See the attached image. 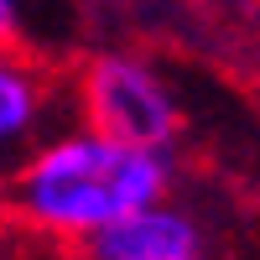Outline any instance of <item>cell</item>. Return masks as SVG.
I'll list each match as a JSON object with an SVG mask.
<instances>
[{
	"mask_svg": "<svg viewBox=\"0 0 260 260\" xmlns=\"http://www.w3.org/2000/svg\"><path fill=\"white\" fill-rule=\"evenodd\" d=\"M21 26H26V6L21 0H0V47L21 42Z\"/></svg>",
	"mask_w": 260,
	"mask_h": 260,
	"instance_id": "cell-5",
	"label": "cell"
},
{
	"mask_svg": "<svg viewBox=\"0 0 260 260\" xmlns=\"http://www.w3.org/2000/svg\"><path fill=\"white\" fill-rule=\"evenodd\" d=\"M182 187L177 151L125 146L83 120H57L0 182V219L42 245L78 250L120 213Z\"/></svg>",
	"mask_w": 260,
	"mask_h": 260,
	"instance_id": "cell-1",
	"label": "cell"
},
{
	"mask_svg": "<svg viewBox=\"0 0 260 260\" xmlns=\"http://www.w3.org/2000/svg\"><path fill=\"white\" fill-rule=\"evenodd\" d=\"M68 115V78H57L42 57L21 52V42L0 47V182L21 161V151Z\"/></svg>",
	"mask_w": 260,
	"mask_h": 260,
	"instance_id": "cell-4",
	"label": "cell"
},
{
	"mask_svg": "<svg viewBox=\"0 0 260 260\" xmlns=\"http://www.w3.org/2000/svg\"><path fill=\"white\" fill-rule=\"evenodd\" d=\"M68 110L125 146L177 151L187 136V104L172 73L136 47H104L83 57V68L68 78Z\"/></svg>",
	"mask_w": 260,
	"mask_h": 260,
	"instance_id": "cell-2",
	"label": "cell"
},
{
	"mask_svg": "<svg viewBox=\"0 0 260 260\" xmlns=\"http://www.w3.org/2000/svg\"><path fill=\"white\" fill-rule=\"evenodd\" d=\"M83 260H208L213 234L198 208H187L177 192L151 198L141 208L120 213L115 224L94 229L78 245Z\"/></svg>",
	"mask_w": 260,
	"mask_h": 260,
	"instance_id": "cell-3",
	"label": "cell"
}]
</instances>
